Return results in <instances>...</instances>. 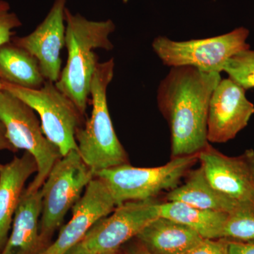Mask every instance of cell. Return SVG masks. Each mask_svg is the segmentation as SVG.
Segmentation results:
<instances>
[{
  "label": "cell",
  "instance_id": "4fadbf2b",
  "mask_svg": "<svg viewBox=\"0 0 254 254\" xmlns=\"http://www.w3.org/2000/svg\"><path fill=\"white\" fill-rule=\"evenodd\" d=\"M67 0H55L45 19L28 36L12 40L36 58L46 81L56 83L62 72L61 52L65 46V9Z\"/></svg>",
  "mask_w": 254,
  "mask_h": 254
},
{
  "label": "cell",
  "instance_id": "d4e9b609",
  "mask_svg": "<svg viewBox=\"0 0 254 254\" xmlns=\"http://www.w3.org/2000/svg\"><path fill=\"white\" fill-rule=\"evenodd\" d=\"M11 150L12 152L18 151L10 143L6 137V129L4 125L0 122V150Z\"/></svg>",
  "mask_w": 254,
  "mask_h": 254
},
{
  "label": "cell",
  "instance_id": "2e32d148",
  "mask_svg": "<svg viewBox=\"0 0 254 254\" xmlns=\"http://www.w3.org/2000/svg\"><path fill=\"white\" fill-rule=\"evenodd\" d=\"M136 237L151 254H183L203 239L186 225L163 217L148 224Z\"/></svg>",
  "mask_w": 254,
  "mask_h": 254
},
{
  "label": "cell",
  "instance_id": "44dd1931",
  "mask_svg": "<svg viewBox=\"0 0 254 254\" xmlns=\"http://www.w3.org/2000/svg\"><path fill=\"white\" fill-rule=\"evenodd\" d=\"M223 71L245 91L254 88V50H243L227 60Z\"/></svg>",
  "mask_w": 254,
  "mask_h": 254
},
{
  "label": "cell",
  "instance_id": "8992f818",
  "mask_svg": "<svg viewBox=\"0 0 254 254\" xmlns=\"http://www.w3.org/2000/svg\"><path fill=\"white\" fill-rule=\"evenodd\" d=\"M250 31L245 27L221 36L175 41L166 36H158L152 48L159 59L169 67L192 66L206 72L220 73L227 60L250 48L247 43Z\"/></svg>",
  "mask_w": 254,
  "mask_h": 254
},
{
  "label": "cell",
  "instance_id": "277c9868",
  "mask_svg": "<svg viewBox=\"0 0 254 254\" xmlns=\"http://www.w3.org/2000/svg\"><path fill=\"white\" fill-rule=\"evenodd\" d=\"M34 111L29 105L9 92L0 91V122L6 137L16 148L26 150L36 160L38 170L27 187L41 190L55 163L63 157L59 148L48 140Z\"/></svg>",
  "mask_w": 254,
  "mask_h": 254
},
{
  "label": "cell",
  "instance_id": "484cf974",
  "mask_svg": "<svg viewBox=\"0 0 254 254\" xmlns=\"http://www.w3.org/2000/svg\"><path fill=\"white\" fill-rule=\"evenodd\" d=\"M65 254H93L90 251L87 250L81 242L75 245L72 248L70 249Z\"/></svg>",
  "mask_w": 254,
  "mask_h": 254
},
{
  "label": "cell",
  "instance_id": "ac0fdd59",
  "mask_svg": "<svg viewBox=\"0 0 254 254\" xmlns=\"http://www.w3.org/2000/svg\"><path fill=\"white\" fill-rule=\"evenodd\" d=\"M159 215L186 225L202 238L218 240L223 236L228 213L195 208L182 202L167 201L159 203Z\"/></svg>",
  "mask_w": 254,
  "mask_h": 254
},
{
  "label": "cell",
  "instance_id": "83f0119b",
  "mask_svg": "<svg viewBox=\"0 0 254 254\" xmlns=\"http://www.w3.org/2000/svg\"><path fill=\"white\" fill-rule=\"evenodd\" d=\"M106 254H128L123 253V252H120V249L118 250L115 251V252H110V253Z\"/></svg>",
  "mask_w": 254,
  "mask_h": 254
},
{
  "label": "cell",
  "instance_id": "f1b7e54d",
  "mask_svg": "<svg viewBox=\"0 0 254 254\" xmlns=\"http://www.w3.org/2000/svg\"><path fill=\"white\" fill-rule=\"evenodd\" d=\"M3 168H4V165H1V164H0V179H1V173H2Z\"/></svg>",
  "mask_w": 254,
  "mask_h": 254
},
{
  "label": "cell",
  "instance_id": "ffe728a7",
  "mask_svg": "<svg viewBox=\"0 0 254 254\" xmlns=\"http://www.w3.org/2000/svg\"><path fill=\"white\" fill-rule=\"evenodd\" d=\"M222 238L237 242L254 241V203H239L228 213Z\"/></svg>",
  "mask_w": 254,
  "mask_h": 254
},
{
  "label": "cell",
  "instance_id": "cb8c5ba5",
  "mask_svg": "<svg viewBox=\"0 0 254 254\" xmlns=\"http://www.w3.org/2000/svg\"><path fill=\"white\" fill-rule=\"evenodd\" d=\"M228 252L229 254H254V241L237 242L228 240Z\"/></svg>",
  "mask_w": 254,
  "mask_h": 254
},
{
  "label": "cell",
  "instance_id": "4316f807",
  "mask_svg": "<svg viewBox=\"0 0 254 254\" xmlns=\"http://www.w3.org/2000/svg\"><path fill=\"white\" fill-rule=\"evenodd\" d=\"M133 254H150L149 252H148V251L145 250L144 247H143V246H142L141 248L140 249V250H138V251H137L136 253H134Z\"/></svg>",
  "mask_w": 254,
  "mask_h": 254
},
{
  "label": "cell",
  "instance_id": "30bf717a",
  "mask_svg": "<svg viewBox=\"0 0 254 254\" xmlns=\"http://www.w3.org/2000/svg\"><path fill=\"white\" fill-rule=\"evenodd\" d=\"M198 161L215 190L238 203H254V150L230 157L209 143L198 153Z\"/></svg>",
  "mask_w": 254,
  "mask_h": 254
},
{
  "label": "cell",
  "instance_id": "7c38bea8",
  "mask_svg": "<svg viewBox=\"0 0 254 254\" xmlns=\"http://www.w3.org/2000/svg\"><path fill=\"white\" fill-rule=\"evenodd\" d=\"M118 206L111 192L103 180L95 177L84 195L75 203L72 217L63 227L58 239L41 254H65L81 242L91 227L109 215Z\"/></svg>",
  "mask_w": 254,
  "mask_h": 254
},
{
  "label": "cell",
  "instance_id": "d6986e66",
  "mask_svg": "<svg viewBox=\"0 0 254 254\" xmlns=\"http://www.w3.org/2000/svg\"><path fill=\"white\" fill-rule=\"evenodd\" d=\"M0 80L31 89L46 82L36 58L12 42L0 47Z\"/></svg>",
  "mask_w": 254,
  "mask_h": 254
},
{
  "label": "cell",
  "instance_id": "7a4b0ae2",
  "mask_svg": "<svg viewBox=\"0 0 254 254\" xmlns=\"http://www.w3.org/2000/svg\"><path fill=\"white\" fill-rule=\"evenodd\" d=\"M66 64L55 83L60 91L72 100L82 115L86 114L93 75L99 62L93 50H113L110 36L115 31L111 19L91 21L65 9Z\"/></svg>",
  "mask_w": 254,
  "mask_h": 254
},
{
  "label": "cell",
  "instance_id": "9a60e30c",
  "mask_svg": "<svg viewBox=\"0 0 254 254\" xmlns=\"http://www.w3.org/2000/svg\"><path fill=\"white\" fill-rule=\"evenodd\" d=\"M37 170L36 160L28 152L4 165L0 179V252L7 241L25 183Z\"/></svg>",
  "mask_w": 254,
  "mask_h": 254
},
{
  "label": "cell",
  "instance_id": "3957f363",
  "mask_svg": "<svg viewBox=\"0 0 254 254\" xmlns=\"http://www.w3.org/2000/svg\"><path fill=\"white\" fill-rule=\"evenodd\" d=\"M114 73V58L98 63L90 91L91 115L85 126L78 128L75 136L80 156L95 175L102 170L128 163L108 109L107 91Z\"/></svg>",
  "mask_w": 254,
  "mask_h": 254
},
{
  "label": "cell",
  "instance_id": "9c48e42d",
  "mask_svg": "<svg viewBox=\"0 0 254 254\" xmlns=\"http://www.w3.org/2000/svg\"><path fill=\"white\" fill-rule=\"evenodd\" d=\"M159 203L152 199L125 202L118 205L111 215L102 218L91 227L81 243L93 254L118 250L160 217Z\"/></svg>",
  "mask_w": 254,
  "mask_h": 254
},
{
  "label": "cell",
  "instance_id": "ba28073f",
  "mask_svg": "<svg viewBox=\"0 0 254 254\" xmlns=\"http://www.w3.org/2000/svg\"><path fill=\"white\" fill-rule=\"evenodd\" d=\"M94 177L78 150H71L55 163L41 189L43 209L40 233L46 243Z\"/></svg>",
  "mask_w": 254,
  "mask_h": 254
},
{
  "label": "cell",
  "instance_id": "603a6c76",
  "mask_svg": "<svg viewBox=\"0 0 254 254\" xmlns=\"http://www.w3.org/2000/svg\"><path fill=\"white\" fill-rule=\"evenodd\" d=\"M183 254H229L228 240L203 239Z\"/></svg>",
  "mask_w": 254,
  "mask_h": 254
},
{
  "label": "cell",
  "instance_id": "5bb4252c",
  "mask_svg": "<svg viewBox=\"0 0 254 254\" xmlns=\"http://www.w3.org/2000/svg\"><path fill=\"white\" fill-rule=\"evenodd\" d=\"M43 209L41 190H23L12 222V230L0 254H41L46 242L40 233Z\"/></svg>",
  "mask_w": 254,
  "mask_h": 254
},
{
  "label": "cell",
  "instance_id": "7402d4cb",
  "mask_svg": "<svg viewBox=\"0 0 254 254\" xmlns=\"http://www.w3.org/2000/svg\"><path fill=\"white\" fill-rule=\"evenodd\" d=\"M21 25L17 15L11 11L9 3L0 0V47L11 42L14 30Z\"/></svg>",
  "mask_w": 254,
  "mask_h": 254
},
{
  "label": "cell",
  "instance_id": "8fae6325",
  "mask_svg": "<svg viewBox=\"0 0 254 254\" xmlns=\"http://www.w3.org/2000/svg\"><path fill=\"white\" fill-rule=\"evenodd\" d=\"M254 105L246 91L231 78L220 80L210 97L208 115V141L226 143L248 125Z\"/></svg>",
  "mask_w": 254,
  "mask_h": 254
},
{
  "label": "cell",
  "instance_id": "5b68a950",
  "mask_svg": "<svg viewBox=\"0 0 254 254\" xmlns=\"http://www.w3.org/2000/svg\"><path fill=\"white\" fill-rule=\"evenodd\" d=\"M197 161L198 153L172 158L163 166L155 168H136L127 163L102 170L95 177L105 182L119 205L152 200L164 190H174Z\"/></svg>",
  "mask_w": 254,
  "mask_h": 254
},
{
  "label": "cell",
  "instance_id": "6da1fadb",
  "mask_svg": "<svg viewBox=\"0 0 254 254\" xmlns=\"http://www.w3.org/2000/svg\"><path fill=\"white\" fill-rule=\"evenodd\" d=\"M221 79L220 73L183 66L170 68L160 82L157 103L170 127L171 158L198 154L209 144V103Z\"/></svg>",
  "mask_w": 254,
  "mask_h": 254
},
{
  "label": "cell",
  "instance_id": "f546056e",
  "mask_svg": "<svg viewBox=\"0 0 254 254\" xmlns=\"http://www.w3.org/2000/svg\"><path fill=\"white\" fill-rule=\"evenodd\" d=\"M2 89V84H1V81L0 80V91Z\"/></svg>",
  "mask_w": 254,
  "mask_h": 254
},
{
  "label": "cell",
  "instance_id": "e0dca14e",
  "mask_svg": "<svg viewBox=\"0 0 254 254\" xmlns=\"http://www.w3.org/2000/svg\"><path fill=\"white\" fill-rule=\"evenodd\" d=\"M166 199L167 201L182 202L195 208L228 213L240 203L215 190L200 166L190 172L183 185L170 190Z\"/></svg>",
  "mask_w": 254,
  "mask_h": 254
},
{
  "label": "cell",
  "instance_id": "52a82bcc",
  "mask_svg": "<svg viewBox=\"0 0 254 254\" xmlns=\"http://www.w3.org/2000/svg\"><path fill=\"white\" fill-rule=\"evenodd\" d=\"M1 84L3 90L17 97L39 115L43 133L59 148L63 156L71 150H78L75 136L84 115L72 100L58 89L55 83L46 81L38 89L4 81Z\"/></svg>",
  "mask_w": 254,
  "mask_h": 254
}]
</instances>
